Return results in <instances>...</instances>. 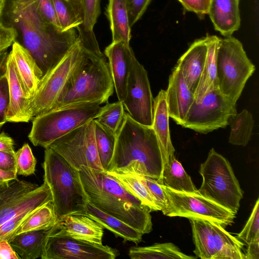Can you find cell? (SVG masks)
<instances>
[{"label": "cell", "instance_id": "cell-28", "mask_svg": "<svg viewBox=\"0 0 259 259\" xmlns=\"http://www.w3.org/2000/svg\"><path fill=\"white\" fill-rule=\"evenodd\" d=\"M107 13L112 41H122L130 45L131 27L125 0H108Z\"/></svg>", "mask_w": 259, "mask_h": 259}, {"label": "cell", "instance_id": "cell-44", "mask_svg": "<svg viewBox=\"0 0 259 259\" xmlns=\"http://www.w3.org/2000/svg\"><path fill=\"white\" fill-rule=\"evenodd\" d=\"M188 11L197 15L200 19H203L208 15L211 0H178Z\"/></svg>", "mask_w": 259, "mask_h": 259}, {"label": "cell", "instance_id": "cell-4", "mask_svg": "<svg viewBox=\"0 0 259 259\" xmlns=\"http://www.w3.org/2000/svg\"><path fill=\"white\" fill-rule=\"evenodd\" d=\"M114 88L105 57H98L83 49L81 57L53 109L83 103L101 105L108 102L113 93Z\"/></svg>", "mask_w": 259, "mask_h": 259}, {"label": "cell", "instance_id": "cell-26", "mask_svg": "<svg viewBox=\"0 0 259 259\" xmlns=\"http://www.w3.org/2000/svg\"><path fill=\"white\" fill-rule=\"evenodd\" d=\"M51 229L24 232L14 236L9 242L20 258H41Z\"/></svg>", "mask_w": 259, "mask_h": 259}, {"label": "cell", "instance_id": "cell-40", "mask_svg": "<svg viewBox=\"0 0 259 259\" xmlns=\"http://www.w3.org/2000/svg\"><path fill=\"white\" fill-rule=\"evenodd\" d=\"M37 208H31L21 212L1 225L0 241L4 240L9 241L24 221Z\"/></svg>", "mask_w": 259, "mask_h": 259}, {"label": "cell", "instance_id": "cell-16", "mask_svg": "<svg viewBox=\"0 0 259 259\" xmlns=\"http://www.w3.org/2000/svg\"><path fill=\"white\" fill-rule=\"evenodd\" d=\"M119 255L117 249L109 246L55 234L50 231L41 258L114 259Z\"/></svg>", "mask_w": 259, "mask_h": 259}, {"label": "cell", "instance_id": "cell-30", "mask_svg": "<svg viewBox=\"0 0 259 259\" xmlns=\"http://www.w3.org/2000/svg\"><path fill=\"white\" fill-rule=\"evenodd\" d=\"M219 37L208 35L206 60L197 87L194 93V100H198L208 92L219 89L217 78L216 54Z\"/></svg>", "mask_w": 259, "mask_h": 259}, {"label": "cell", "instance_id": "cell-29", "mask_svg": "<svg viewBox=\"0 0 259 259\" xmlns=\"http://www.w3.org/2000/svg\"><path fill=\"white\" fill-rule=\"evenodd\" d=\"M162 185L179 192H196L197 189L181 163L170 154L167 163L163 167Z\"/></svg>", "mask_w": 259, "mask_h": 259}, {"label": "cell", "instance_id": "cell-18", "mask_svg": "<svg viewBox=\"0 0 259 259\" xmlns=\"http://www.w3.org/2000/svg\"><path fill=\"white\" fill-rule=\"evenodd\" d=\"M109 67L118 101L126 95L128 78L133 58L135 57L130 45L122 41H112L105 49Z\"/></svg>", "mask_w": 259, "mask_h": 259}, {"label": "cell", "instance_id": "cell-38", "mask_svg": "<svg viewBox=\"0 0 259 259\" xmlns=\"http://www.w3.org/2000/svg\"><path fill=\"white\" fill-rule=\"evenodd\" d=\"M15 161L17 175L26 177L34 174L36 160L27 143L15 152Z\"/></svg>", "mask_w": 259, "mask_h": 259}, {"label": "cell", "instance_id": "cell-34", "mask_svg": "<svg viewBox=\"0 0 259 259\" xmlns=\"http://www.w3.org/2000/svg\"><path fill=\"white\" fill-rule=\"evenodd\" d=\"M57 220L52 202H50L34 210L21 225L15 235L28 231L50 229L55 225Z\"/></svg>", "mask_w": 259, "mask_h": 259}, {"label": "cell", "instance_id": "cell-6", "mask_svg": "<svg viewBox=\"0 0 259 259\" xmlns=\"http://www.w3.org/2000/svg\"><path fill=\"white\" fill-rule=\"evenodd\" d=\"M104 109L97 103L75 104L51 110L33 118L28 135L35 146L45 148L55 141L96 119Z\"/></svg>", "mask_w": 259, "mask_h": 259}, {"label": "cell", "instance_id": "cell-45", "mask_svg": "<svg viewBox=\"0 0 259 259\" xmlns=\"http://www.w3.org/2000/svg\"><path fill=\"white\" fill-rule=\"evenodd\" d=\"M17 36V32L14 28L0 22V54L12 46Z\"/></svg>", "mask_w": 259, "mask_h": 259}, {"label": "cell", "instance_id": "cell-43", "mask_svg": "<svg viewBox=\"0 0 259 259\" xmlns=\"http://www.w3.org/2000/svg\"><path fill=\"white\" fill-rule=\"evenodd\" d=\"M144 180L160 210H161L166 205V195L161 185L155 179L149 177L144 176Z\"/></svg>", "mask_w": 259, "mask_h": 259}, {"label": "cell", "instance_id": "cell-17", "mask_svg": "<svg viewBox=\"0 0 259 259\" xmlns=\"http://www.w3.org/2000/svg\"><path fill=\"white\" fill-rule=\"evenodd\" d=\"M103 229L99 223L85 214H73L57 219L51 233L102 244Z\"/></svg>", "mask_w": 259, "mask_h": 259}, {"label": "cell", "instance_id": "cell-11", "mask_svg": "<svg viewBox=\"0 0 259 259\" xmlns=\"http://www.w3.org/2000/svg\"><path fill=\"white\" fill-rule=\"evenodd\" d=\"M237 113L236 104L217 89L194 100L182 126L206 134L225 127Z\"/></svg>", "mask_w": 259, "mask_h": 259}, {"label": "cell", "instance_id": "cell-52", "mask_svg": "<svg viewBox=\"0 0 259 259\" xmlns=\"http://www.w3.org/2000/svg\"><path fill=\"white\" fill-rule=\"evenodd\" d=\"M8 54L7 50L0 54V76L6 73V62Z\"/></svg>", "mask_w": 259, "mask_h": 259}, {"label": "cell", "instance_id": "cell-13", "mask_svg": "<svg viewBox=\"0 0 259 259\" xmlns=\"http://www.w3.org/2000/svg\"><path fill=\"white\" fill-rule=\"evenodd\" d=\"M52 202L49 186L18 179L0 184V226L17 214Z\"/></svg>", "mask_w": 259, "mask_h": 259}, {"label": "cell", "instance_id": "cell-27", "mask_svg": "<svg viewBox=\"0 0 259 259\" xmlns=\"http://www.w3.org/2000/svg\"><path fill=\"white\" fill-rule=\"evenodd\" d=\"M85 214L99 223L103 228L112 232L117 237L124 239V242L132 241L136 244L142 240L143 234L120 220L96 207L90 202L87 204Z\"/></svg>", "mask_w": 259, "mask_h": 259}, {"label": "cell", "instance_id": "cell-31", "mask_svg": "<svg viewBox=\"0 0 259 259\" xmlns=\"http://www.w3.org/2000/svg\"><path fill=\"white\" fill-rule=\"evenodd\" d=\"M107 172L115 178L128 192L140 200L142 204L148 207L151 212L160 210L145 184L144 176L135 173Z\"/></svg>", "mask_w": 259, "mask_h": 259}, {"label": "cell", "instance_id": "cell-32", "mask_svg": "<svg viewBox=\"0 0 259 259\" xmlns=\"http://www.w3.org/2000/svg\"><path fill=\"white\" fill-rule=\"evenodd\" d=\"M128 255L132 259H195L197 257L184 253L174 244L155 243L145 247H132Z\"/></svg>", "mask_w": 259, "mask_h": 259}, {"label": "cell", "instance_id": "cell-37", "mask_svg": "<svg viewBox=\"0 0 259 259\" xmlns=\"http://www.w3.org/2000/svg\"><path fill=\"white\" fill-rule=\"evenodd\" d=\"M60 29H76L82 22V18L69 0H53Z\"/></svg>", "mask_w": 259, "mask_h": 259}, {"label": "cell", "instance_id": "cell-19", "mask_svg": "<svg viewBox=\"0 0 259 259\" xmlns=\"http://www.w3.org/2000/svg\"><path fill=\"white\" fill-rule=\"evenodd\" d=\"M194 100L180 70L176 66L169 77L166 101L169 117L182 126L188 111Z\"/></svg>", "mask_w": 259, "mask_h": 259}, {"label": "cell", "instance_id": "cell-1", "mask_svg": "<svg viewBox=\"0 0 259 259\" xmlns=\"http://www.w3.org/2000/svg\"><path fill=\"white\" fill-rule=\"evenodd\" d=\"M0 22L15 29L16 41L34 58L43 77L78 40L76 29L63 31L48 22L35 0H6Z\"/></svg>", "mask_w": 259, "mask_h": 259}, {"label": "cell", "instance_id": "cell-48", "mask_svg": "<svg viewBox=\"0 0 259 259\" xmlns=\"http://www.w3.org/2000/svg\"><path fill=\"white\" fill-rule=\"evenodd\" d=\"M0 259H20V256L7 240L0 241Z\"/></svg>", "mask_w": 259, "mask_h": 259}, {"label": "cell", "instance_id": "cell-33", "mask_svg": "<svg viewBox=\"0 0 259 259\" xmlns=\"http://www.w3.org/2000/svg\"><path fill=\"white\" fill-rule=\"evenodd\" d=\"M229 142L234 145L245 146L252 135L254 121L251 113L244 109L230 120Z\"/></svg>", "mask_w": 259, "mask_h": 259}, {"label": "cell", "instance_id": "cell-5", "mask_svg": "<svg viewBox=\"0 0 259 259\" xmlns=\"http://www.w3.org/2000/svg\"><path fill=\"white\" fill-rule=\"evenodd\" d=\"M45 149L44 182L51 190L57 219L70 214H85L89 200L79 170L51 147Z\"/></svg>", "mask_w": 259, "mask_h": 259}, {"label": "cell", "instance_id": "cell-8", "mask_svg": "<svg viewBox=\"0 0 259 259\" xmlns=\"http://www.w3.org/2000/svg\"><path fill=\"white\" fill-rule=\"evenodd\" d=\"M216 68L219 90L236 103L247 81L255 70L238 39L232 36L219 38Z\"/></svg>", "mask_w": 259, "mask_h": 259}, {"label": "cell", "instance_id": "cell-20", "mask_svg": "<svg viewBox=\"0 0 259 259\" xmlns=\"http://www.w3.org/2000/svg\"><path fill=\"white\" fill-rule=\"evenodd\" d=\"M6 74L9 89L10 103L7 113V122H28L33 119L30 100L26 98L16 66L8 54L6 62Z\"/></svg>", "mask_w": 259, "mask_h": 259}, {"label": "cell", "instance_id": "cell-3", "mask_svg": "<svg viewBox=\"0 0 259 259\" xmlns=\"http://www.w3.org/2000/svg\"><path fill=\"white\" fill-rule=\"evenodd\" d=\"M89 202L143 235L152 230L150 210L108 172L83 166L79 170Z\"/></svg>", "mask_w": 259, "mask_h": 259}, {"label": "cell", "instance_id": "cell-2", "mask_svg": "<svg viewBox=\"0 0 259 259\" xmlns=\"http://www.w3.org/2000/svg\"><path fill=\"white\" fill-rule=\"evenodd\" d=\"M106 171L135 173L154 179L162 185L163 161L152 127L136 122L125 112Z\"/></svg>", "mask_w": 259, "mask_h": 259}, {"label": "cell", "instance_id": "cell-15", "mask_svg": "<svg viewBox=\"0 0 259 259\" xmlns=\"http://www.w3.org/2000/svg\"><path fill=\"white\" fill-rule=\"evenodd\" d=\"M122 102L134 121L146 126H152L154 98L147 71L136 57L133 60L126 95Z\"/></svg>", "mask_w": 259, "mask_h": 259}, {"label": "cell", "instance_id": "cell-46", "mask_svg": "<svg viewBox=\"0 0 259 259\" xmlns=\"http://www.w3.org/2000/svg\"><path fill=\"white\" fill-rule=\"evenodd\" d=\"M35 1L39 10L43 17L53 25L60 29L53 0Z\"/></svg>", "mask_w": 259, "mask_h": 259}, {"label": "cell", "instance_id": "cell-41", "mask_svg": "<svg viewBox=\"0 0 259 259\" xmlns=\"http://www.w3.org/2000/svg\"><path fill=\"white\" fill-rule=\"evenodd\" d=\"M9 89L6 73L0 76V128L7 122V113L9 107Z\"/></svg>", "mask_w": 259, "mask_h": 259}, {"label": "cell", "instance_id": "cell-25", "mask_svg": "<svg viewBox=\"0 0 259 259\" xmlns=\"http://www.w3.org/2000/svg\"><path fill=\"white\" fill-rule=\"evenodd\" d=\"M82 22L76 28L83 49L98 57H103L93 31L100 14V0H81Z\"/></svg>", "mask_w": 259, "mask_h": 259}, {"label": "cell", "instance_id": "cell-36", "mask_svg": "<svg viewBox=\"0 0 259 259\" xmlns=\"http://www.w3.org/2000/svg\"><path fill=\"white\" fill-rule=\"evenodd\" d=\"M122 102L118 101L107 104L95 120L116 135L123 120L125 111Z\"/></svg>", "mask_w": 259, "mask_h": 259}, {"label": "cell", "instance_id": "cell-47", "mask_svg": "<svg viewBox=\"0 0 259 259\" xmlns=\"http://www.w3.org/2000/svg\"><path fill=\"white\" fill-rule=\"evenodd\" d=\"M0 169L16 172L15 152L0 151Z\"/></svg>", "mask_w": 259, "mask_h": 259}, {"label": "cell", "instance_id": "cell-21", "mask_svg": "<svg viewBox=\"0 0 259 259\" xmlns=\"http://www.w3.org/2000/svg\"><path fill=\"white\" fill-rule=\"evenodd\" d=\"M207 50L208 36L196 39L181 56L176 65L193 94L204 67Z\"/></svg>", "mask_w": 259, "mask_h": 259}, {"label": "cell", "instance_id": "cell-10", "mask_svg": "<svg viewBox=\"0 0 259 259\" xmlns=\"http://www.w3.org/2000/svg\"><path fill=\"white\" fill-rule=\"evenodd\" d=\"M166 205L162 209L168 217L202 219L212 221L225 228L232 225L234 213L196 192H179L163 185Z\"/></svg>", "mask_w": 259, "mask_h": 259}, {"label": "cell", "instance_id": "cell-39", "mask_svg": "<svg viewBox=\"0 0 259 259\" xmlns=\"http://www.w3.org/2000/svg\"><path fill=\"white\" fill-rule=\"evenodd\" d=\"M236 238L247 245L259 239V200L257 199L250 215L242 231Z\"/></svg>", "mask_w": 259, "mask_h": 259}, {"label": "cell", "instance_id": "cell-35", "mask_svg": "<svg viewBox=\"0 0 259 259\" xmlns=\"http://www.w3.org/2000/svg\"><path fill=\"white\" fill-rule=\"evenodd\" d=\"M95 139L99 158L101 165L106 171L114 151L116 135L106 129L95 119Z\"/></svg>", "mask_w": 259, "mask_h": 259}, {"label": "cell", "instance_id": "cell-50", "mask_svg": "<svg viewBox=\"0 0 259 259\" xmlns=\"http://www.w3.org/2000/svg\"><path fill=\"white\" fill-rule=\"evenodd\" d=\"M246 251L244 254L245 259L259 258V239H257L247 245Z\"/></svg>", "mask_w": 259, "mask_h": 259}, {"label": "cell", "instance_id": "cell-53", "mask_svg": "<svg viewBox=\"0 0 259 259\" xmlns=\"http://www.w3.org/2000/svg\"><path fill=\"white\" fill-rule=\"evenodd\" d=\"M82 18L81 0H69Z\"/></svg>", "mask_w": 259, "mask_h": 259}, {"label": "cell", "instance_id": "cell-54", "mask_svg": "<svg viewBox=\"0 0 259 259\" xmlns=\"http://www.w3.org/2000/svg\"><path fill=\"white\" fill-rule=\"evenodd\" d=\"M6 0H0V17L5 8Z\"/></svg>", "mask_w": 259, "mask_h": 259}, {"label": "cell", "instance_id": "cell-24", "mask_svg": "<svg viewBox=\"0 0 259 259\" xmlns=\"http://www.w3.org/2000/svg\"><path fill=\"white\" fill-rule=\"evenodd\" d=\"M169 115L166 101V90H161L154 99L152 128L159 144L163 167L168 162L169 155L175 153L169 128Z\"/></svg>", "mask_w": 259, "mask_h": 259}, {"label": "cell", "instance_id": "cell-7", "mask_svg": "<svg viewBox=\"0 0 259 259\" xmlns=\"http://www.w3.org/2000/svg\"><path fill=\"white\" fill-rule=\"evenodd\" d=\"M199 172L202 182L198 192L236 214L243 191L229 161L212 148Z\"/></svg>", "mask_w": 259, "mask_h": 259}, {"label": "cell", "instance_id": "cell-42", "mask_svg": "<svg viewBox=\"0 0 259 259\" xmlns=\"http://www.w3.org/2000/svg\"><path fill=\"white\" fill-rule=\"evenodd\" d=\"M151 1L125 0L131 27L141 19Z\"/></svg>", "mask_w": 259, "mask_h": 259}, {"label": "cell", "instance_id": "cell-49", "mask_svg": "<svg viewBox=\"0 0 259 259\" xmlns=\"http://www.w3.org/2000/svg\"><path fill=\"white\" fill-rule=\"evenodd\" d=\"M14 142L13 139L6 133L0 134V151L15 153Z\"/></svg>", "mask_w": 259, "mask_h": 259}, {"label": "cell", "instance_id": "cell-22", "mask_svg": "<svg viewBox=\"0 0 259 259\" xmlns=\"http://www.w3.org/2000/svg\"><path fill=\"white\" fill-rule=\"evenodd\" d=\"M9 53L22 82L25 95L29 100L35 95L43 77L41 71L29 52L15 41Z\"/></svg>", "mask_w": 259, "mask_h": 259}, {"label": "cell", "instance_id": "cell-9", "mask_svg": "<svg viewBox=\"0 0 259 259\" xmlns=\"http://www.w3.org/2000/svg\"><path fill=\"white\" fill-rule=\"evenodd\" d=\"M195 245L193 252L201 259H245L244 244L212 221L188 219Z\"/></svg>", "mask_w": 259, "mask_h": 259}, {"label": "cell", "instance_id": "cell-23", "mask_svg": "<svg viewBox=\"0 0 259 259\" xmlns=\"http://www.w3.org/2000/svg\"><path fill=\"white\" fill-rule=\"evenodd\" d=\"M240 0H211L208 15L214 29L226 37L240 26Z\"/></svg>", "mask_w": 259, "mask_h": 259}, {"label": "cell", "instance_id": "cell-51", "mask_svg": "<svg viewBox=\"0 0 259 259\" xmlns=\"http://www.w3.org/2000/svg\"><path fill=\"white\" fill-rule=\"evenodd\" d=\"M17 179V174L12 171H6L0 169V184Z\"/></svg>", "mask_w": 259, "mask_h": 259}, {"label": "cell", "instance_id": "cell-14", "mask_svg": "<svg viewBox=\"0 0 259 259\" xmlns=\"http://www.w3.org/2000/svg\"><path fill=\"white\" fill-rule=\"evenodd\" d=\"M49 147L78 170L83 166L104 170L96 145L94 119L58 139Z\"/></svg>", "mask_w": 259, "mask_h": 259}, {"label": "cell", "instance_id": "cell-12", "mask_svg": "<svg viewBox=\"0 0 259 259\" xmlns=\"http://www.w3.org/2000/svg\"><path fill=\"white\" fill-rule=\"evenodd\" d=\"M83 52V46L78 37L77 42L63 59L42 77L35 96L30 100L33 117L53 109Z\"/></svg>", "mask_w": 259, "mask_h": 259}]
</instances>
